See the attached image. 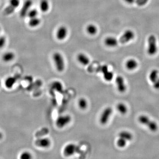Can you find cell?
Returning <instances> with one entry per match:
<instances>
[{"mask_svg":"<svg viewBox=\"0 0 159 159\" xmlns=\"http://www.w3.org/2000/svg\"><path fill=\"white\" fill-rule=\"evenodd\" d=\"M6 39L4 36H0V49L2 48L5 46Z\"/></svg>","mask_w":159,"mask_h":159,"instance_id":"obj_28","label":"cell"},{"mask_svg":"<svg viewBox=\"0 0 159 159\" xmlns=\"http://www.w3.org/2000/svg\"><path fill=\"white\" fill-rule=\"evenodd\" d=\"M40 8L42 12H47L49 9L48 1L47 0H41L40 3Z\"/></svg>","mask_w":159,"mask_h":159,"instance_id":"obj_20","label":"cell"},{"mask_svg":"<svg viewBox=\"0 0 159 159\" xmlns=\"http://www.w3.org/2000/svg\"><path fill=\"white\" fill-rule=\"evenodd\" d=\"M117 109L122 114H125L128 111L127 106L123 103H119L117 106Z\"/></svg>","mask_w":159,"mask_h":159,"instance_id":"obj_19","label":"cell"},{"mask_svg":"<svg viewBox=\"0 0 159 159\" xmlns=\"http://www.w3.org/2000/svg\"><path fill=\"white\" fill-rule=\"evenodd\" d=\"M1 28L0 27V36H1Z\"/></svg>","mask_w":159,"mask_h":159,"instance_id":"obj_33","label":"cell"},{"mask_svg":"<svg viewBox=\"0 0 159 159\" xmlns=\"http://www.w3.org/2000/svg\"><path fill=\"white\" fill-rule=\"evenodd\" d=\"M71 117L69 115L59 116L56 121V126L59 128H63L71 122Z\"/></svg>","mask_w":159,"mask_h":159,"instance_id":"obj_8","label":"cell"},{"mask_svg":"<svg viewBox=\"0 0 159 159\" xmlns=\"http://www.w3.org/2000/svg\"><path fill=\"white\" fill-rule=\"evenodd\" d=\"M41 23V20L39 19L36 17L35 18H30L28 22V25L31 27H36L39 25Z\"/></svg>","mask_w":159,"mask_h":159,"instance_id":"obj_21","label":"cell"},{"mask_svg":"<svg viewBox=\"0 0 159 159\" xmlns=\"http://www.w3.org/2000/svg\"><path fill=\"white\" fill-rule=\"evenodd\" d=\"M53 58L57 70L59 72L63 71L65 67V64L64 60L62 54L59 53H55L53 54Z\"/></svg>","mask_w":159,"mask_h":159,"instance_id":"obj_3","label":"cell"},{"mask_svg":"<svg viewBox=\"0 0 159 159\" xmlns=\"http://www.w3.org/2000/svg\"><path fill=\"white\" fill-rule=\"evenodd\" d=\"M53 85L54 87V88H56V89L60 91L62 90V84L59 82H56L53 83Z\"/></svg>","mask_w":159,"mask_h":159,"instance_id":"obj_30","label":"cell"},{"mask_svg":"<svg viewBox=\"0 0 159 159\" xmlns=\"http://www.w3.org/2000/svg\"><path fill=\"white\" fill-rule=\"evenodd\" d=\"M119 137L123 138L127 141H130L133 138V136L131 133L127 131H123L120 132L119 134Z\"/></svg>","mask_w":159,"mask_h":159,"instance_id":"obj_18","label":"cell"},{"mask_svg":"<svg viewBox=\"0 0 159 159\" xmlns=\"http://www.w3.org/2000/svg\"><path fill=\"white\" fill-rule=\"evenodd\" d=\"M138 121L141 124L146 126L152 132H156L158 129V124L150 119L149 117L146 115H141L138 118Z\"/></svg>","mask_w":159,"mask_h":159,"instance_id":"obj_1","label":"cell"},{"mask_svg":"<svg viewBox=\"0 0 159 159\" xmlns=\"http://www.w3.org/2000/svg\"><path fill=\"white\" fill-rule=\"evenodd\" d=\"M104 43L108 47H115L118 45V41L115 38L113 37H107L104 41Z\"/></svg>","mask_w":159,"mask_h":159,"instance_id":"obj_15","label":"cell"},{"mask_svg":"<svg viewBox=\"0 0 159 159\" xmlns=\"http://www.w3.org/2000/svg\"><path fill=\"white\" fill-rule=\"evenodd\" d=\"M67 34H68V30L67 28L65 26H61L57 30L56 37L59 40H62L66 37Z\"/></svg>","mask_w":159,"mask_h":159,"instance_id":"obj_12","label":"cell"},{"mask_svg":"<svg viewBox=\"0 0 159 159\" xmlns=\"http://www.w3.org/2000/svg\"><path fill=\"white\" fill-rule=\"evenodd\" d=\"M20 4V0H10L9 5L4 10V15L9 16L12 14Z\"/></svg>","mask_w":159,"mask_h":159,"instance_id":"obj_4","label":"cell"},{"mask_svg":"<svg viewBox=\"0 0 159 159\" xmlns=\"http://www.w3.org/2000/svg\"><path fill=\"white\" fill-rule=\"evenodd\" d=\"M37 10H36V9H33L32 10H30V11L28 12L27 16L30 19V18H35V17H37Z\"/></svg>","mask_w":159,"mask_h":159,"instance_id":"obj_26","label":"cell"},{"mask_svg":"<svg viewBox=\"0 0 159 159\" xmlns=\"http://www.w3.org/2000/svg\"><path fill=\"white\" fill-rule=\"evenodd\" d=\"M77 61L83 65H87L89 63V58L84 53H79L77 56Z\"/></svg>","mask_w":159,"mask_h":159,"instance_id":"obj_16","label":"cell"},{"mask_svg":"<svg viewBox=\"0 0 159 159\" xmlns=\"http://www.w3.org/2000/svg\"><path fill=\"white\" fill-rule=\"evenodd\" d=\"M77 146L75 145L74 144H68L65 147L64 149L63 153L65 156H71L74 154L75 152L76 151Z\"/></svg>","mask_w":159,"mask_h":159,"instance_id":"obj_11","label":"cell"},{"mask_svg":"<svg viewBox=\"0 0 159 159\" xmlns=\"http://www.w3.org/2000/svg\"><path fill=\"white\" fill-rule=\"evenodd\" d=\"M134 33L132 30H126L119 39V42L122 44H125L129 42L131 40L134 39Z\"/></svg>","mask_w":159,"mask_h":159,"instance_id":"obj_7","label":"cell"},{"mask_svg":"<svg viewBox=\"0 0 159 159\" xmlns=\"http://www.w3.org/2000/svg\"><path fill=\"white\" fill-rule=\"evenodd\" d=\"M149 0H135V2L138 6H141L145 5L148 2Z\"/></svg>","mask_w":159,"mask_h":159,"instance_id":"obj_29","label":"cell"},{"mask_svg":"<svg viewBox=\"0 0 159 159\" xmlns=\"http://www.w3.org/2000/svg\"><path fill=\"white\" fill-rule=\"evenodd\" d=\"M148 53L150 55H154L157 53L158 50L156 37L154 35H151L148 38Z\"/></svg>","mask_w":159,"mask_h":159,"instance_id":"obj_2","label":"cell"},{"mask_svg":"<svg viewBox=\"0 0 159 159\" xmlns=\"http://www.w3.org/2000/svg\"><path fill=\"white\" fill-rule=\"evenodd\" d=\"M32 158V156L30 152H23L20 155V158L22 159H30Z\"/></svg>","mask_w":159,"mask_h":159,"instance_id":"obj_27","label":"cell"},{"mask_svg":"<svg viewBox=\"0 0 159 159\" xmlns=\"http://www.w3.org/2000/svg\"><path fill=\"white\" fill-rule=\"evenodd\" d=\"M149 79L155 89H159V72L156 69L152 70L149 75Z\"/></svg>","mask_w":159,"mask_h":159,"instance_id":"obj_6","label":"cell"},{"mask_svg":"<svg viewBox=\"0 0 159 159\" xmlns=\"http://www.w3.org/2000/svg\"><path fill=\"white\" fill-rule=\"evenodd\" d=\"M51 141L48 138H42L37 140L36 141V145L41 148H48L51 145Z\"/></svg>","mask_w":159,"mask_h":159,"instance_id":"obj_13","label":"cell"},{"mask_svg":"<svg viewBox=\"0 0 159 159\" xmlns=\"http://www.w3.org/2000/svg\"><path fill=\"white\" fill-rule=\"evenodd\" d=\"M112 108L111 107L106 108L103 110L100 117V122L102 125H105L108 123L113 113Z\"/></svg>","mask_w":159,"mask_h":159,"instance_id":"obj_5","label":"cell"},{"mask_svg":"<svg viewBox=\"0 0 159 159\" xmlns=\"http://www.w3.org/2000/svg\"><path fill=\"white\" fill-rule=\"evenodd\" d=\"M86 30L88 33L91 35H94L97 32V28L93 25H89L87 27Z\"/></svg>","mask_w":159,"mask_h":159,"instance_id":"obj_22","label":"cell"},{"mask_svg":"<svg viewBox=\"0 0 159 159\" xmlns=\"http://www.w3.org/2000/svg\"><path fill=\"white\" fill-rule=\"evenodd\" d=\"M15 58V54L13 52L8 51L5 53L2 57V59L4 62H9L13 60Z\"/></svg>","mask_w":159,"mask_h":159,"instance_id":"obj_17","label":"cell"},{"mask_svg":"<svg viewBox=\"0 0 159 159\" xmlns=\"http://www.w3.org/2000/svg\"><path fill=\"white\" fill-rule=\"evenodd\" d=\"M127 141L123 138L119 137L117 141V145L119 147L123 148L126 146Z\"/></svg>","mask_w":159,"mask_h":159,"instance_id":"obj_25","label":"cell"},{"mask_svg":"<svg viewBox=\"0 0 159 159\" xmlns=\"http://www.w3.org/2000/svg\"><path fill=\"white\" fill-rule=\"evenodd\" d=\"M88 103L87 101L84 98H80L78 101V106L82 110L85 109L88 107Z\"/></svg>","mask_w":159,"mask_h":159,"instance_id":"obj_23","label":"cell"},{"mask_svg":"<svg viewBox=\"0 0 159 159\" xmlns=\"http://www.w3.org/2000/svg\"><path fill=\"white\" fill-rule=\"evenodd\" d=\"M125 65L127 70H134L137 68L138 66V63L134 59H130L126 61Z\"/></svg>","mask_w":159,"mask_h":159,"instance_id":"obj_14","label":"cell"},{"mask_svg":"<svg viewBox=\"0 0 159 159\" xmlns=\"http://www.w3.org/2000/svg\"><path fill=\"white\" fill-rule=\"evenodd\" d=\"M3 137V135L2 134L1 132H0V139H1V138H2V137Z\"/></svg>","mask_w":159,"mask_h":159,"instance_id":"obj_32","label":"cell"},{"mask_svg":"<svg viewBox=\"0 0 159 159\" xmlns=\"http://www.w3.org/2000/svg\"><path fill=\"white\" fill-rule=\"evenodd\" d=\"M33 2L32 0H26L22 6V8L20 11V15L22 18H25L27 16L28 12L32 6Z\"/></svg>","mask_w":159,"mask_h":159,"instance_id":"obj_9","label":"cell"},{"mask_svg":"<svg viewBox=\"0 0 159 159\" xmlns=\"http://www.w3.org/2000/svg\"><path fill=\"white\" fill-rule=\"evenodd\" d=\"M124 1L129 4H132L135 2V0H124Z\"/></svg>","mask_w":159,"mask_h":159,"instance_id":"obj_31","label":"cell"},{"mask_svg":"<svg viewBox=\"0 0 159 159\" xmlns=\"http://www.w3.org/2000/svg\"><path fill=\"white\" fill-rule=\"evenodd\" d=\"M103 78L107 81H111L114 77L113 73L109 71V70L103 74Z\"/></svg>","mask_w":159,"mask_h":159,"instance_id":"obj_24","label":"cell"},{"mask_svg":"<svg viewBox=\"0 0 159 159\" xmlns=\"http://www.w3.org/2000/svg\"><path fill=\"white\" fill-rule=\"evenodd\" d=\"M115 81L117 85V89L119 92L121 93L124 92L126 90V84L124 78L121 76H119L115 78Z\"/></svg>","mask_w":159,"mask_h":159,"instance_id":"obj_10","label":"cell"}]
</instances>
